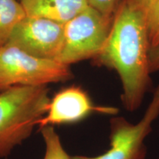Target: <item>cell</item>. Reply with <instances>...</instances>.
I'll list each match as a JSON object with an SVG mask.
<instances>
[{
    "instance_id": "13",
    "label": "cell",
    "mask_w": 159,
    "mask_h": 159,
    "mask_svg": "<svg viewBox=\"0 0 159 159\" xmlns=\"http://www.w3.org/2000/svg\"><path fill=\"white\" fill-rule=\"evenodd\" d=\"M155 1H156V0H142V2L144 4V5L146 6L148 9L150 7V6L152 5Z\"/></svg>"
},
{
    "instance_id": "4",
    "label": "cell",
    "mask_w": 159,
    "mask_h": 159,
    "mask_svg": "<svg viewBox=\"0 0 159 159\" xmlns=\"http://www.w3.org/2000/svg\"><path fill=\"white\" fill-rule=\"evenodd\" d=\"M112 21L89 6L64 25L63 47L57 61L69 66L94 59L105 44Z\"/></svg>"
},
{
    "instance_id": "3",
    "label": "cell",
    "mask_w": 159,
    "mask_h": 159,
    "mask_svg": "<svg viewBox=\"0 0 159 159\" xmlns=\"http://www.w3.org/2000/svg\"><path fill=\"white\" fill-rule=\"evenodd\" d=\"M69 66L39 58L17 47H0V92L16 85H47L72 78Z\"/></svg>"
},
{
    "instance_id": "14",
    "label": "cell",
    "mask_w": 159,
    "mask_h": 159,
    "mask_svg": "<svg viewBox=\"0 0 159 159\" xmlns=\"http://www.w3.org/2000/svg\"><path fill=\"white\" fill-rule=\"evenodd\" d=\"M157 159H159V158H157Z\"/></svg>"
},
{
    "instance_id": "6",
    "label": "cell",
    "mask_w": 159,
    "mask_h": 159,
    "mask_svg": "<svg viewBox=\"0 0 159 159\" xmlns=\"http://www.w3.org/2000/svg\"><path fill=\"white\" fill-rule=\"evenodd\" d=\"M63 39L64 25L45 18L26 16L16 27L7 44L39 58L57 61Z\"/></svg>"
},
{
    "instance_id": "10",
    "label": "cell",
    "mask_w": 159,
    "mask_h": 159,
    "mask_svg": "<svg viewBox=\"0 0 159 159\" xmlns=\"http://www.w3.org/2000/svg\"><path fill=\"white\" fill-rule=\"evenodd\" d=\"M45 144L43 159H72L63 148L59 135L53 126H46L41 128Z\"/></svg>"
},
{
    "instance_id": "12",
    "label": "cell",
    "mask_w": 159,
    "mask_h": 159,
    "mask_svg": "<svg viewBox=\"0 0 159 159\" xmlns=\"http://www.w3.org/2000/svg\"><path fill=\"white\" fill-rule=\"evenodd\" d=\"M87 2L89 6L109 19L114 18L119 5V0H87Z\"/></svg>"
},
{
    "instance_id": "1",
    "label": "cell",
    "mask_w": 159,
    "mask_h": 159,
    "mask_svg": "<svg viewBox=\"0 0 159 159\" xmlns=\"http://www.w3.org/2000/svg\"><path fill=\"white\" fill-rule=\"evenodd\" d=\"M147 13L142 0H122L105 44L93 59L116 71L122 85V105L131 113L140 108L150 85Z\"/></svg>"
},
{
    "instance_id": "11",
    "label": "cell",
    "mask_w": 159,
    "mask_h": 159,
    "mask_svg": "<svg viewBox=\"0 0 159 159\" xmlns=\"http://www.w3.org/2000/svg\"><path fill=\"white\" fill-rule=\"evenodd\" d=\"M147 24L150 44L149 56L159 55V0H156L148 9Z\"/></svg>"
},
{
    "instance_id": "2",
    "label": "cell",
    "mask_w": 159,
    "mask_h": 159,
    "mask_svg": "<svg viewBox=\"0 0 159 159\" xmlns=\"http://www.w3.org/2000/svg\"><path fill=\"white\" fill-rule=\"evenodd\" d=\"M49 101L47 85H16L0 92V159L30 136Z\"/></svg>"
},
{
    "instance_id": "8",
    "label": "cell",
    "mask_w": 159,
    "mask_h": 159,
    "mask_svg": "<svg viewBox=\"0 0 159 159\" xmlns=\"http://www.w3.org/2000/svg\"><path fill=\"white\" fill-rule=\"evenodd\" d=\"M26 15L65 25L89 7L87 0H20Z\"/></svg>"
},
{
    "instance_id": "7",
    "label": "cell",
    "mask_w": 159,
    "mask_h": 159,
    "mask_svg": "<svg viewBox=\"0 0 159 159\" xmlns=\"http://www.w3.org/2000/svg\"><path fill=\"white\" fill-rule=\"evenodd\" d=\"M94 112L117 114V109L99 107L93 104L85 91L78 86H70L60 91L49 101L47 113L38 122L40 129L46 126L76 123Z\"/></svg>"
},
{
    "instance_id": "9",
    "label": "cell",
    "mask_w": 159,
    "mask_h": 159,
    "mask_svg": "<svg viewBox=\"0 0 159 159\" xmlns=\"http://www.w3.org/2000/svg\"><path fill=\"white\" fill-rule=\"evenodd\" d=\"M26 16L20 2L0 0V47L7 44L16 27Z\"/></svg>"
},
{
    "instance_id": "5",
    "label": "cell",
    "mask_w": 159,
    "mask_h": 159,
    "mask_svg": "<svg viewBox=\"0 0 159 159\" xmlns=\"http://www.w3.org/2000/svg\"><path fill=\"white\" fill-rule=\"evenodd\" d=\"M159 116V85L142 119L130 122L123 116H112L110 119V149L99 156H77L72 159H146L148 148L145 140L152 130Z\"/></svg>"
}]
</instances>
